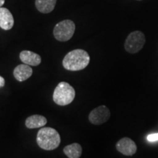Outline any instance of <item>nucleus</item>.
<instances>
[{"instance_id":"15","label":"nucleus","mask_w":158,"mask_h":158,"mask_svg":"<svg viewBox=\"0 0 158 158\" xmlns=\"http://www.w3.org/2000/svg\"><path fill=\"white\" fill-rule=\"evenodd\" d=\"M5 84V79L4 78H2L1 76H0V88L3 87Z\"/></svg>"},{"instance_id":"12","label":"nucleus","mask_w":158,"mask_h":158,"mask_svg":"<svg viewBox=\"0 0 158 158\" xmlns=\"http://www.w3.org/2000/svg\"><path fill=\"white\" fill-rule=\"evenodd\" d=\"M56 4V0H35L37 10L42 13H49L53 11Z\"/></svg>"},{"instance_id":"2","label":"nucleus","mask_w":158,"mask_h":158,"mask_svg":"<svg viewBox=\"0 0 158 158\" xmlns=\"http://www.w3.org/2000/svg\"><path fill=\"white\" fill-rule=\"evenodd\" d=\"M60 142V135L54 128L43 127L37 133V143L41 149L54 150L59 147Z\"/></svg>"},{"instance_id":"13","label":"nucleus","mask_w":158,"mask_h":158,"mask_svg":"<svg viewBox=\"0 0 158 158\" xmlns=\"http://www.w3.org/2000/svg\"><path fill=\"white\" fill-rule=\"evenodd\" d=\"M63 152L68 158H80L82 154V147L79 143H73L66 146Z\"/></svg>"},{"instance_id":"7","label":"nucleus","mask_w":158,"mask_h":158,"mask_svg":"<svg viewBox=\"0 0 158 158\" xmlns=\"http://www.w3.org/2000/svg\"><path fill=\"white\" fill-rule=\"evenodd\" d=\"M116 148L118 152L126 156H133L137 151V146L130 138L124 137L116 143Z\"/></svg>"},{"instance_id":"9","label":"nucleus","mask_w":158,"mask_h":158,"mask_svg":"<svg viewBox=\"0 0 158 158\" xmlns=\"http://www.w3.org/2000/svg\"><path fill=\"white\" fill-rule=\"evenodd\" d=\"M20 59L23 64L29 66H37L40 64L41 57L39 54L30 51H23L20 53Z\"/></svg>"},{"instance_id":"14","label":"nucleus","mask_w":158,"mask_h":158,"mask_svg":"<svg viewBox=\"0 0 158 158\" xmlns=\"http://www.w3.org/2000/svg\"><path fill=\"white\" fill-rule=\"evenodd\" d=\"M147 141L149 142H155L158 141V133H153L150 134L147 136Z\"/></svg>"},{"instance_id":"4","label":"nucleus","mask_w":158,"mask_h":158,"mask_svg":"<svg viewBox=\"0 0 158 158\" xmlns=\"http://www.w3.org/2000/svg\"><path fill=\"white\" fill-rule=\"evenodd\" d=\"M76 25L71 20H64L57 23L54 29V37L61 42L68 41L73 36Z\"/></svg>"},{"instance_id":"3","label":"nucleus","mask_w":158,"mask_h":158,"mask_svg":"<svg viewBox=\"0 0 158 158\" xmlns=\"http://www.w3.org/2000/svg\"><path fill=\"white\" fill-rule=\"evenodd\" d=\"M76 97V91L67 82H60L55 88L53 100L55 103L61 106L70 104Z\"/></svg>"},{"instance_id":"17","label":"nucleus","mask_w":158,"mask_h":158,"mask_svg":"<svg viewBox=\"0 0 158 158\" xmlns=\"http://www.w3.org/2000/svg\"><path fill=\"white\" fill-rule=\"evenodd\" d=\"M138 1H141V0H138Z\"/></svg>"},{"instance_id":"10","label":"nucleus","mask_w":158,"mask_h":158,"mask_svg":"<svg viewBox=\"0 0 158 158\" xmlns=\"http://www.w3.org/2000/svg\"><path fill=\"white\" fill-rule=\"evenodd\" d=\"M13 75L17 81H24L32 75V69L28 64H19L14 69Z\"/></svg>"},{"instance_id":"11","label":"nucleus","mask_w":158,"mask_h":158,"mask_svg":"<svg viewBox=\"0 0 158 158\" xmlns=\"http://www.w3.org/2000/svg\"><path fill=\"white\" fill-rule=\"evenodd\" d=\"M47 123L46 118L41 115H32L26 119V127L29 129H35V128L42 127Z\"/></svg>"},{"instance_id":"5","label":"nucleus","mask_w":158,"mask_h":158,"mask_svg":"<svg viewBox=\"0 0 158 158\" xmlns=\"http://www.w3.org/2000/svg\"><path fill=\"white\" fill-rule=\"evenodd\" d=\"M145 43L143 33L141 31H135L128 35L124 43V48L130 54H135L143 48Z\"/></svg>"},{"instance_id":"8","label":"nucleus","mask_w":158,"mask_h":158,"mask_svg":"<svg viewBox=\"0 0 158 158\" xmlns=\"http://www.w3.org/2000/svg\"><path fill=\"white\" fill-rule=\"evenodd\" d=\"M14 25V19L8 9L0 7V27L4 30H10Z\"/></svg>"},{"instance_id":"6","label":"nucleus","mask_w":158,"mask_h":158,"mask_svg":"<svg viewBox=\"0 0 158 158\" xmlns=\"http://www.w3.org/2000/svg\"><path fill=\"white\" fill-rule=\"evenodd\" d=\"M110 112L106 106H100L94 108L89 115V120L92 124L99 125L105 123L109 119Z\"/></svg>"},{"instance_id":"16","label":"nucleus","mask_w":158,"mask_h":158,"mask_svg":"<svg viewBox=\"0 0 158 158\" xmlns=\"http://www.w3.org/2000/svg\"><path fill=\"white\" fill-rule=\"evenodd\" d=\"M4 4H5V0H0V7H2Z\"/></svg>"},{"instance_id":"1","label":"nucleus","mask_w":158,"mask_h":158,"mask_svg":"<svg viewBox=\"0 0 158 158\" xmlns=\"http://www.w3.org/2000/svg\"><path fill=\"white\" fill-rule=\"evenodd\" d=\"M90 62L89 55L86 51L76 49L69 52L62 61L63 67L70 71L84 70Z\"/></svg>"}]
</instances>
